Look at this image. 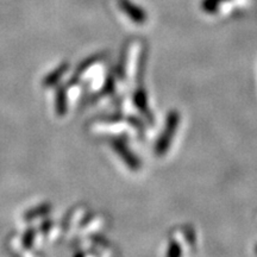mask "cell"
<instances>
[{"instance_id": "7a4b0ae2", "label": "cell", "mask_w": 257, "mask_h": 257, "mask_svg": "<svg viewBox=\"0 0 257 257\" xmlns=\"http://www.w3.org/2000/svg\"><path fill=\"white\" fill-rule=\"evenodd\" d=\"M112 148H113L115 152H117L118 156H119L120 159L124 161L125 165H126L128 168L134 169V170H137L138 168H140L141 167L140 160H138V157L135 155V154L131 152L130 149H128L127 146L124 142H121V141H118V140H114L113 142H112Z\"/></svg>"}, {"instance_id": "6da1fadb", "label": "cell", "mask_w": 257, "mask_h": 257, "mask_svg": "<svg viewBox=\"0 0 257 257\" xmlns=\"http://www.w3.org/2000/svg\"><path fill=\"white\" fill-rule=\"evenodd\" d=\"M180 121V114L178 111H170L168 115H167L166 126L163 130L162 135H161L159 140H157L155 153L157 156H163L169 149L170 143H172L173 138L175 136L176 130H178Z\"/></svg>"}, {"instance_id": "5b68a950", "label": "cell", "mask_w": 257, "mask_h": 257, "mask_svg": "<svg viewBox=\"0 0 257 257\" xmlns=\"http://www.w3.org/2000/svg\"><path fill=\"white\" fill-rule=\"evenodd\" d=\"M180 256V246L175 242L170 243L168 250V257H179Z\"/></svg>"}, {"instance_id": "3957f363", "label": "cell", "mask_w": 257, "mask_h": 257, "mask_svg": "<svg viewBox=\"0 0 257 257\" xmlns=\"http://www.w3.org/2000/svg\"><path fill=\"white\" fill-rule=\"evenodd\" d=\"M120 6H121V9H123V11H125V14H126L128 17L131 18V21H134L135 23L142 24L146 22V19H147L146 14H144L143 11H141V10L136 8L135 5L127 3L126 0H121Z\"/></svg>"}, {"instance_id": "277c9868", "label": "cell", "mask_w": 257, "mask_h": 257, "mask_svg": "<svg viewBox=\"0 0 257 257\" xmlns=\"http://www.w3.org/2000/svg\"><path fill=\"white\" fill-rule=\"evenodd\" d=\"M135 102H136L137 107L140 108L143 113H148V102H147V94L144 89H140L135 93Z\"/></svg>"}]
</instances>
